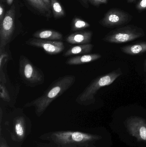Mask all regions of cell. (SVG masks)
Returning a JSON list of instances; mask_svg holds the SVG:
<instances>
[{
    "label": "cell",
    "instance_id": "2",
    "mask_svg": "<svg viewBox=\"0 0 146 147\" xmlns=\"http://www.w3.org/2000/svg\"><path fill=\"white\" fill-rule=\"evenodd\" d=\"M75 80L76 78L74 75H67L60 77L50 85L42 96L27 103L24 107H34L36 115L38 117L40 116L54 100L72 87Z\"/></svg>",
    "mask_w": 146,
    "mask_h": 147
},
{
    "label": "cell",
    "instance_id": "17",
    "mask_svg": "<svg viewBox=\"0 0 146 147\" xmlns=\"http://www.w3.org/2000/svg\"><path fill=\"white\" fill-rule=\"evenodd\" d=\"M90 27V24L88 22L78 17H75L73 19L71 30L73 32H76L83 30Z\"/></svg>",
    "mask_w": 146,
    "mask_h": 147
},
{
    "label": "cell",
    "instance_id": "4",
    "mask_svg": "<svg viewBox=\"0 0 146 147\" xmlns=\"http://www.w3.org/2000/svg\"><path fill=\"white\" fill-rule=\"evenodd\" d=\"M19 72L22 81L27 86L34 87L45 82L44 74L42 70L24 55H21L19 59Z\"/></svg>",
    "mask_w": 146,
    "mask_h": 147
},
{
    "label": "cell",
    "instance_id": "9",
    "mask_svg": "<svg viewBox=\"0 0 146 147\" xmlns=\"http://www.w3.org/2000/svg\"><path fill=\"white\" fill-rule=\"evenodd\" d=\"M93 36L91 31H80L71 34L66 38V41L72 45L90 44Z\"/></svg>",
    "mask_w": 146,
    "mask_h": 147
},
{
    "label": "cell",
    "instance_id": "6",
    "mask_svg": "<svg viewBox=\"0 0 146 147\" xmlns=\"http://www.w3.org/2000/svg\"><path fill=\"white\" fill-rule=\"evenodd\" d=\"M15 9L14 5L7 11L0 23V52L14 39L15 31Z\"/></svg>",
    "mask_w": 146,
    "mask_h": 147
},
{
    "label": "cell",
    "instance_id": "3",
    "mask_svg": "<svg viewBox=\"0 0 146 147\" xmlns=\"http://www.w3.org/2000/svg\"><path fill=\"white\" fill-rule=\"evenodd\" d=\"M122 74V71L121 68H118L107 74L97 77L77 96L75 102L83 105L94 103L96 100L95 96L99 90L104 86L111 84Z\"/></svg>",
    "mask_w": 146,
    "mask_h": 147
},
{
    "label": "cell",
    "instance_id": "20",
    "mask_svg": "<svg viewBox=\"0 0 146 147\" xmlns=\"http://www.w3.org/2000/svg\"><path fill=\"white\" fill-rule=\"evenodd\" d=\"M88 1L91 4L96 7H98L101 4H107L108 2V0H88Z\"/></svg>",
    "mask_w": 146,
    "mask_h": 147
},
{
    "label": "cell",
    "instance_id": "14",
    "mask_svg": "<svg viewBox=\"0 0 146 147\" xmlns=\"http://www.w3.org/2000/svg\"><path fill=\"white\" fill-rule=\"evenodd\" d=\"M94 45L91 44L79 45L74 46L69 49L63 53L64 57H69L78 54H86L90 53L92 51Z\"/></svg>",
    "mask_w": 146,
    "mask_h": 147
},
{
    "label": "cell",
    "instance_id": "18",
    "mask_svg": "<svg viewBox=\"0 0 146 147\" xmlns=\"http://www.w3.org/2000/svg\"><path fill=\"white\" fill-rule=\"evenodd\" d=\"M0 98L4 102H9L11 100L7 89L5 84L2 83L0 84Z\"/></svg>",
    "mask_w": 146,
    "mask_h": 147
},
{
    "label": "cell",
    "instance_id": "10",
    "mask_svg": "<svg viewBox=\"0 0 146 147\" xmlns=\"http://www.w3.org/2000/svg\"><path fill=\"white\" fill-rule=\"evenodd\" d=\"M101 57L102 56L98 53H88L70 58L66 61V64L68 65H79L96 61Z\"/></svg>",
    "mask_w": 146,
    "mask_h": 147
},
{
    "label": "cell",
    "instance_id": "12",
    "mask_svg": "<svg viewBox=\"0 0 146 147\" xmlns=\"http://www.w3.org/2000/svg\"><path fill=\"white\" fill-rule=\"evenodd\" d=\"M33 36L37 38L49 40H59L63 39V35L57 31L51 29H42L35 32Z\"/></svg>",
    "mask_w": 146,
    "mask_h": 147
},
{
    "label": "cell",
    "instance_id": "5",
    "mask_svg": "<svg viewBox=\"0 0 146 147\" xmlns=\"http://www.w3.org/2000/svg\"><path fill=\"white\" fill-rule=\"evenodd\" d=\"M145 36L141 28L133 25L117 28L108 33L103 41L111 44H121L133 41Z\"/></svg>",
    "mask_w": 146,
    "mask_h": 147
},
{
    "label": "cell",
    "instance_id": "25",
    "mask_svg": "<svg viewBox=\"0 0 146 147\" xmlns=\"http://www.w3.org/2000/svg\"><path fill=\"white\" fill-rule=\"evenodd\" d=\"M136 1V0H127V2L129 3H131L134 2Z\"/></svg>",
    "mask_w": 146,
    "mask_h": 147
},
{
    "label": "cell",
    "instance_id": "13",
    "mask_svg": "<svg viewBox=\"0 0 146 147\" xmlns=\"http://www.w3.org/2000/svg\"><path fill=\"white\" fill-rule=\"evenodd\" d=\"M121 51L125 54L137 55L146 52V41H140L133 45L124 46L121 48Z\"/></svg>",
    "mask_w": 146,
    "mask_h": 147
},
{
    "label": "cell",
    "instance_id": "7",
    "mask_svg": "<svg viewBox=\"0 0 146 147\" xmlns=\"http://www.w3.org/2000/svg\"><path fill=\"white\" fill-rule=\"evenodd\" d=\"M132 19L133 16L127 12L114 8L105 13L99 23L104 27L111 28L128 24Z\"/></svg>",
    "mask_w": 146,
    "mask_h": 147
},
{
    "label": "cell",
    "instance_id": "26",
    "mask_svg": "<svg viewBox=\"0 0 146 147\" xmlns=\"http://www.w3.org/2000/svg\"><path fill=\"white\" fill-rule=\"evenodd\" d=\"M145 70H146V61L145 62Z\"/></svg>",
    "mask_w": 146,
    "mask_h": 147
},
{
    "label": "cell",
    "instance_id": "21",
    "mask_svg": "<svg viewBox=\"0 0 146 147\" xmlns=\"http://www.w3.org/2000/svg\"><path fill=\"white\" fill-rule=\"evenodd\" d=\"M4 6L2 5V3H1L0 5V23L2 22L3 18H4Z\"/></svg>",
    "mask_w": 146,
    "mask_h": 147
},
{
    "label": "cell",
    "instance_id": "22",
    "mask_svg": "<svg viewBox=\"0 0 146 147\" xmlns=\"http://www.w3.org/2000/svg\"><path fill=\"white\" fill-rule=\"evenodd\" d=\"M4 139H3L2 137L1 138V143H0V147H9L5 143Z\"/></svg>",
    "mask_w": 146,
    "mask_h": 147
},
{
    "label": "cell",
    "instance_id": "24",
    "mask_svg": "<svg viewBox=\"0 0 146 147\" xmlns=\"http://www.w3.org/2000/svg\"><path fill=\"white\" fill-rule=\"evenodd\" d=\"M13 0H7V2L9 5H11L13 3Z\"/></svg>",
    "mask_w": 146,
    "mask_h": 147
},
{
    "label": "cell",
    "instance_id": "15",
    "mask_svg": "<svg viewBox=\"0 0 146 147\" xmlns=\"http://www.w3.org/2000/svg\"><path fill=\"white\" fill-rule=\"evenodd\" d=\"M29 4L38 12L49 16L50 14V9L47 7L43 0H27Z\"/></svg>",
    "mask_w": 146,
    "mask_h": 147
},
{
    "label": "cell",
    "instance_id": "23",
    "mask_svg": "<svg viewBox=\"0 0 146 147\" xmlns=\"http://www.w3.org/2000/svg\"><path fill=\"white\" fill-rule=\"evenodd\" d=\"M44 3L47 5V7L50 9L51 8V0H43Z\"/></svg>",
    "mask_w": 146,
    "mask_h": 147
},
{
    "label": "cell",
    "instance_id": "1",
    "mask_svg": "<svg viewBox=\"0 0 146 147\" xmlns=\"http://www.w3.org/2000/svg\"><path fill=\"white\" fill-rule=\"evenodd\" d=\"M120 140L130 147H146V117L131 114L110 124Z\"/></svg>",
    "mask_w": 146,
    "mask_h": 147
},
{
    "label": "cell",
    "instance_id": "11",
    "mask_svg": "<svg viewBox=\"0 0 146 147\" xmlns=\"http://www.w3.org/2000/svg\"><path fill=\"white\" fill-rule=\"evenodd\" d=\"M25 120L23 116L16 117L14 121L13 134L15 140L19 141L23 140L25 135Z\"/></svg>",
    "mask_w": 146,
    "mask_h": 147
},
{
    "label": "cell",
    "instance_id": "8",
    "mask_svg": "<svg viewBox=\"0 0 146 147\" xmlns=\"http://www.w3.org/2000/svg\"><path fill=\"white\" fill-rule=\"evenodd\" d=\"M26 44L43 49L46 53L56 55L63 51L65 46L63 42L57 40H49L37 38H32L26 41Z\"/></svg>",
    "mask_w": 146,
    "mask_h": 147
},
{
    "label": "cell",
    "instance_id": "19",
    "mask_svg": "<svg viewBox=\"0 0 146 147\" xmlns=\"http://www.w3.org/2000/svg\"><path fill=\"white\" fill-rule=\"evenodd\" d=\"M136 8L139 12L146 9V0H140L136 5Z\"/></svg>",
    "mask_w": 146,
    "mask_h": 147
},
{
    "label": "cell",
    "instance_id": "16",
    "mask_svg": "<svg viewBox=\"0 0 146 147\" xmlns=\"http://www.w3.org/2000/svg\"><path fill=\"white\" fill-rule=\"evenodd\" d=\"M51 5L54 18H61L65 15L64 9L57 0H51Z\"/></svg>",
    "mask_w": 146,
    "mask_h": 147
}]
</instances>
